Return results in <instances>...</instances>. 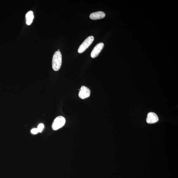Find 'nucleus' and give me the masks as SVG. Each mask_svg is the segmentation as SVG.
Wrapping results in <instances>:
<instances>
[{
    "mask_svg": "<svg viewBox=\"0 0 178 178\" xmlns=\"http://www.w3.org/2000/svg\"><path fill=\"white\" fill-rule=\"evenodd\" d=\"M62 55L60 51H56L53 56L52 66L53 69L55 71H58L61 67Z\"/></svg>",
    "mask_w": 178,
    "mask_h": 178,
    "instance_id": "obj_1",
    "label": "nucleus"
},
{
    "mask_svg": "<svg viewBox=\"0 0 178 178\" xmlns=\"http://www.w3.org/2000/svg\"><path fill=\"white\" fill-rule=\"evenodd\" d=\"M66 122L65 118L62 116H57L53 122L52 128L54 130H56L64 126Z\"/></svg>",
    "mask_w": 178,
    "mask_h": 178,
    "instance_id": "obj_2",
    "label": "nucleus"
},
{
    "mask_svg": "<svg viewBox=\"0 0 178 178\" xmlns=\"http://www.w3.org/2000/svg\"><path fill=\"white\" fill-rule=\"evenodd\" d=\"M94 40V37L93 36L88 37L80 46L78 48V52L80 54L84 52L92 43Z\"/></svg>",
    "mask_w": 178,
    "mask_h": 178,
    "instance_id": "obj_3",
    "label": "nucleus"
},
{
    "mask_svg": "<svg viewBox=\"0 0 178 178\" xmlns=\"http://www.w3.org/2000/svg\"><path fill=\"white\" fill-rule=\"evenodd\" d=\"M104 46V44L103 43H100L97 44L91 51V56L92 58H96L98 56Z\"/></svg>",
    "mask_w": 178,
    "mask_h": 178,
    "instance_id": "obj_4",
    "label": "nucleus"
},
{
    "mask_svg": "<svg viewBox=\"0 0 178 178\" xmlns=\"http://www.w3.org/2000/svg\"><path fill=\"white\" fill-rule=\"evenodd\" d=\"M90 89L85 86H82L80 89L79 96L80 98L84 99L90 97Z\"/></svg>",
    "mask_w": 178,
    "mask_h": 178,
    "instance_id": "obj_5",
    "label": "nucleus"
},
{
    "mask_svg": "<svg viewBox=\"0 0 178 178\" xmlns=\"http://www.w3.org/2000/svg\"><path fill=\"white\" fill-rule=\"evenodd\" d=\"M146 122L149 124H153L158 121L159 118L157 115L153 112H150L148 114Z\"/></svg>",
    "mask_w": 178,
    "mask_h": 178,
    "instance_id": "obj_6",
    "label": "nucleus"
},
{
    "mask_svg": "<svg viewBox=\"0 0 178 178\" xmlns=\"http://www.w3.org/2000/svg\"><path fill=\"white\" fill-rule=\"evenodd\" d=\"M105 14L102 11H98L91 13L90 16V19L96 20L104 18L105 16Z\"/></svg>",
    "mask_w": 178,
    "mask_h": 178,
    "instance_id": "obj_7",
    "label": "nucleus"
},
{
    "mask_svg": "<svg viewBox=\"0 0 178 178\" xmlns=\"http://www.w3.org/2000/svg\"><path fill=\"white\" fill-rule=\"evenodd\" d=\"M26 23L28 25H30L32 24L34 19V15L32 11H30L26 14Z\"/></svg>",
    "mask_w": 178,
    "mask_h": 178,
    "instance_id": "obj_8",
    "label": "nucleus"
},
{
    "mask_svg": "<svg viewBox=\"0 0 178 178\" xmlns=\"http://www.w3.org/2000/svg\"><path fill=\"white\" fill-rule=\"evenodd\" d=\"M44 125L43 123H41L37 127V129L38 131V132L41 133L43 129L44 128Z\"/></svg>",
    "mask_w": 178,
    "mask_h": 178,
    "instance_id": "obj_9",
    "label": "nucleus"
},
{
    "mask_svg": "<svg viewBox=\"0 0 178 178\" xmlns=\"http://www.w3.org/2000/svg\"><path fill=\"white\" fill-rule=\"evenodd\" d=\"M31 132L33 134H36L38 132V131L37 128H33L31 130Z\"/></svg>",
    "mask_w": 178,
    "mask_h": 178,
    "instance_id": "obj_10",
    "label": "nucleus"
},
{
    "mask_svg": "<svg viewBox=\"0 0 178 178\" xmlns=\"http://www.w3.org/2000/svg\"><path fill=\"white\" fill-rule=\"evenodd\" d=\"M58 51H60V50H58Z\"/></svg>",
    "mask_w": 178,
    "mask_h": 178,
    "instance_id": "obj_11",
    "label": "nucleus"
}]
</instances>
